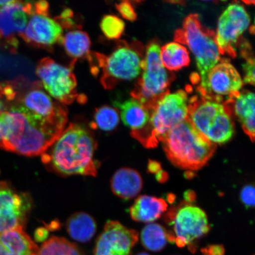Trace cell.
Listing matches in <instances>:
<instances>
[{"label":"cell","instance_id":"1","mask_svg":"<svg viewBox=\"0 0 255 255\" xmlns=\"http://www.w3.org/2000/svg\"><path fill=\"white\" fill-rule=\"evenodd\" d=\"M68 121L45 119L14 106L0 114L2 149L31 157L41 155L59 138Z\"/></svg>","mask_w":255,"mask_h":255},{"label":"cell","instance_id":"2","mask_svg":"<svg viewBox=\"0 0 255 255\" xmlns=\"http://www.w3.org/2000/svg\"><path fill=\"white\" fill-rule=\"evenodd\" d=\"M97 147V142L90 130L72 123L41 155V160L50 170L61 175L95 177L98 170L94 158Z\"/></svg>","mask_w":255,"mask_h":255},{"label":"cell","instance_id":"3","mask_svg":"<svg viewBox=\"0 0 255 255\" xmlns=\"http://www.w3.org/2000/svg\"><path fill=\"white\" fill-rule=\"evenodd\" d=\"M161 141L170 160L189 170L203 167L216 149V145L201 135L188 119L169 130Z\"/></svg>","mask_w":255,"mask_h":255},{"label":"cell","instance_id":"4","mask_svg":"<svg viewBox=\"0 0 255 255\" xmlns=\"http://www.w3.org/2000/svg\"><path fill=\"white\" fill-rule=\"evenodd\" d=\"M143 53V47L138 41L129 43L121 40L109 56L92 54L98 65L92 71L95 75L101 71L102 85L106 89H113L120 81H131L138 77L144 65Z\"/></svg>","mask_w":255,"mask_h":255},{"label":"cell","instance_id":"5","mask_svg":"<svg viewBox=\"0 0 255 255\" xmlns=\"http://www.w3.org/2000/svg\"><path fill=\"white\" fill-rule=\"evenodd\" d=\"M232 103L220 104L195 96L189 101L188 119L209 142L223 144L230 141L235 132Z\"/></svg>","mask_w":255,"mask_h":255},{"label":"cell","instance_id":"6","mask_svg":"<svg viewBox=\"0 0 255 255\" xmlns=\"http://www.w3.org/2000/svg\"><path fill=\"white\" fill-rule=\"evenodd\" d=\"M189 101L183 90L162 96L148 107L151 116L147 127L132 136L146 146L156 145L169 130L188 119Z\"/></svg>","mask_w":255,"mask_h":255},{"label":"cell","instance_id":"7","mask_svg":"<svg viewBox=\"0 0 255 255\" xmlns=\"http://www.w3.org/2000/svg\"><path fill=\"white\" fill-rule=\"evenodd\" d=\"M174 40L189 47L195 57L200 73L196 84L205 81L207 73L222 60L215 32L201 24L198 14H191L184 19L182 28L175 31Z\"/></svg>","mask_w":255,"mask_h":255},{"label":"cell","instance_id":"8","mask_svg":"<svg viewBox=\"0 0 255 255\" xmlns=\"http://www.w3.org/2000/svg\"><path fill=\"white\" fill-rule=\"evenodd\" d=\"M159 41L153 40L148 44L144 56V65L141 77L131 92L132 98L146 106L155 103L158 98L170 92L168 87L173 81L161 62Z\"/></svg>","mask_w":255,"mask_h":255},{"label":"cell","instance_id":"9","mask_svg":"<svg viewBox=\"0 0 255 255\" xmlns=\"http://www.w3.org/2000/svg\"><path fill=\"white\" fill-rule=\"evenodd\" d=\"M244 83L228 59H222L197 87L200 97L220 104L230 103L240 93Z\"/></svg>","mask_w":255,"mask_h":255},{"label":"cell","instance_id":"10","mask_svg":"<svg viewBox=\"0 0 255 255\" xmlns=\"http://www.w3.org/2000/svg\"><path fill=\"white\" fill-rule=\"evenodd\" d=\"M70 68L59 65L49 57L40 60L36 68V74L40 79L46 91L59 103L71 104L76 98L85 101L76 91L77 82Z\"/></svg>","mask_w":255,"mask_h":255},{"label":"cell","instance_id":"11","mask_svg":"<svg viewBox=\"0 0 255 255\" xmlns=\"http://www.w3.org/2000/svg\"><path fill=\"white\" fill-rule=\"evenodd\" d=\"M173 232L169 234V241L178 247L190 246L208 233L210 226L205 212L199 207L184 205L170 213Z\"/></svg>","mask_w":255,"mask_h":255},{"label":"cell","instance_id":"12","mask_svg":"<svg viewBox=\"0 0 255 255\" xmlns=\"http://www.w3.org/2000/svg\"><path fill=\"white\" fill-rule=\"evenodd\" d=\"M251 18L242 5L235 3L228 6L220 17L216 40L221 55L235 58L242 35L250 24Z\"/></svg>","mask_w":255,"mask_h":255},{"label":"cell","instance_id":"13","mask_svg":"<svg viewBox=\"0 0 255 255\" xmlns=\"http://www.w3.org/2000/svg\"><path fill=\"white\" fill-rule=\"evenodd\" d=\"M33 14V2L12 1L0 9V45L15 52L18 38L23 34L28 18Z\"/></svg>","mask_w":255,"mask_h":255},{"label":"cell","instance_id":"14","mask_svg":"<svg viewBox=\"0 0 255 255\" xmlns=\"http://www.w3.org/2000/svg\"><path fill=\"white\" fill-rule=\"evenodd\" d=\"M31 205L28 194L19 193L7 183L0 181V234L24 229Z\"/></svg>","mask_w":255,"mask_h":255},{"label":"cell","instance_id":"15","mask_svg":"<svg viewBox=\"0 0 255 255\" xmlns=\"http://www.w3.org/2000/svg\"><path fill=\"white\" fill-rule=\"evenodd\" d=\"M138 239L136 231L119 222L108 221L98 239L94 255H129Z\"/></svg>","mask_w":255,"mask_h":255},{"label":"cell","instance_id":"16","mask_svg":"<svg viewBox=\"0 0 255 255\" xmlns=\"http://www.w3.org/2000/svg\"><path fill=\"white\" fill-rule=\"evenodd\" d=\"M27 24L21 38L30 45L47 49L61 42L63 28L49 15L33 14Z\"/></svg>","mask_w":255,"mask_h":255},{"label":"cell","instance_id":"17","mask_svg":"<svg viewBox=\"0 0 255 255\" xmlns=\"http://www.w3.org/2000/svg\"><path fill=\"white\" fill-rule=\"evenodd\" d=\"M38 250L23 228L0 234V255H36Z\"/></svg>","mask_w":255,"mask_h":255},{"label":"cell","instance_id":"18","mask_svg":"<svg viewBox=\"0 0 255 255\" xmlns=\"http://www.w3.org/2000/svg\"><path fill=\"white\" fill-rule=\"evenodd\" d=\"M119 108L121 118L125 126L131 129V133L141 132L148 125L150 119V110L144 104L135 98L120 102H115Z\"/></svg>","mask_w":255,"mask_h":255},{"label":"cell","instance_id":"19","mask_svg":"<svg viewBox=\"0 0 255 255\" xmlns=\"http://www.w3.org/2000/svg\"><path fill=\"white\" fill-rule=\"evenodd\" d=\"M111 187L113 193L120 198L131 199L138 195L142 189V178L138 172L132 168H121L112 177Z\"/></svg>","mask_w":255,"mask_h":255},{"label":"cell","instance_id":"20","mask_svg":"<svg viewBox=\"0 0 255 255\" xmlns=\"http://www.w3.org/2000/svg\"><path fill=\"white\" fill-rule=\"evenodd\" d=\"M255 101L254 93L245 91H241L232 103L233 113L240 121L244 132L253 142L255 139Z\"/></svg>","mask_w":255,"mask_h":255},{"label":"cell","instance_id":"21","mask_svg":"<svg viewBox=\"0 0 255 255\" xmlns=\"http://www.w3.org/2000/svg\"><path fill=\"white\" fill-rule=\"evenodd\" d=\"M167 208V204L164 199L143 195L137 198L129 213L133 221L151 223L160 218Z\"/></svg>","mask_w":255,"mask_h":255},{"label":"cell","instance_id":"22","mask_svg":"<svg viewBox=\"0 0 255 255\" xmlns=\"http://www.w3.org/2000/svg\"><path fill=\"white\" fill-rule=\"evenodd\" d=\"M66 229L73 239L85 243L94 237L97 231V224L94 218L88 213L79 212L68 220Z\"/></svg>","mask_w":255,"mask_h":255},{"label":"cell","instance_id":"23","mask_svg":"<svg viewBox=\"0 0 255 255\" xmlns=\"http://www.w3.org/2000/svg\"><path fill=\"white\" fill-rule=\"evenodd\" d=\"M159 56L164 68L170 71H178L189 66L190 62L186 48L177 42L165 44L161 48Z\"/></svg>","mask_w":255,"mask_h":255},{"label":"cell","instance_id":"24","mask_svg":"<svg viewBox=\"0 0 255 255\" xmlns=\"http://www.w3.org/2000/svg\"><path fill=\"white\" fill-rule=\"evenodd\" d=\"M60 43L66 53L75 60L88 57L90 53L91 40L85 31L79 30L70 31L63 36Z\"/></svg>","mask_w":255,"mask_h":255},{"label":"cell","instance_id":"25","mask_svg":"<svg viewBox=\"0 0 255 255\" xmlns=\"http://www.w3.org/2000/svg\"><path fill=\"white\" fill-rule=\"evenodd\" d=\"M141 243L146 250L157 252L162 250L169 241L168 232L157 223H149L143 228Z\"/></svg>","mask_w":255,"mask_h":255},{"label":"cell","instance_id":"26","mask_svg":"<svg viewBox=\"0 0 255 255\" xmlns=\"http://www.w3.org/2000/svg\"><path fill=\"white\" fill-rule=\"evenodd\" d=\"M36 255H83L74 244L65 238L53 237L39 248Z\"/></svg>","mask_w":255,"mask_h":255},{"label":"cell","instance_id":"27","mask_svg":"<svg viewBox=\"0 0 255 255\" xmlns=\"http://www.w3.org/2000/svg\"><path fill=\"white\" fill-rule=\"evenodd\" d=\"M120 123L119 112L107 105L96 109L91 126L94 128L110 132L116 129Z\"/></svg>","mask_w":255,"mask_h":255},{"label":"cell","instance_id":"28","mask_svg":"<svg viewBox=\"0 0 255 255\" xmlns=\"http://www.w3.org/2000/svg\"><path fill=\"white\" fill-rule=\"evenodd\" d=\"M238 47L240 50L242 58L245 60V63L242 65L244 73L243 83L246 84L255 85V61L253 50L250 43L247 40L242 39L239 41Z\"/></svg>","mask_w":255,"mask_h":255},{"label":"cell","instance_id":"29","mask_svg":"<svg viewBox=\"0 0 255 255\" xmlns=\"http://www.w3.org/2000/svg\"><path fill=\"white\" fill-rule=\"evenodd\" d=\"M125 26L123 20L114 15H105L100 22L101 31L110 40L119 39L125 30Z\"/></svg>","mask_w":255,"mask_h":255},{"label":"cell","instance_id":"30","mask_svg":"<svg viewBox=\"0 0 255 255\" xmlns=\"http://www.w3.org/2000/svg\"><path fill=\"white\" fill-rule=\"evenodd\" d=\"M62 28L66 29H73L76 27V24L73 20V12L72 9L66 8L64 9L59 16L55 19Z\"/></svg>","mask_w":255,"mask_h":255},{"label":"cell","instance_id":"31","mask_svg":"<svg viewBox=\"0 0 255 255\" xmlns=\"http://www.w3.org/2000/svg\"><path fill=\"white\" fill-rule=\"evenodd\" d=\"M116 8L123 18L130 21L136 20V13L130 1H123L116 4Z\"/></svg>","mask_w":255,"mask_h":255},{"label":"cell","instance_id":"32","mask_svg":"<svg viewBox=\"0 0 255 255\" xmlns=\"http://www.w3.org/2000/svg\"><path fill=\"white\" fill-rule=\"evenodd\" d=\"M242 202L247 207H253L255 203V189L253 185L248 184L243 187L241 192Z\"/></svg>","mask_w":255,"mask_h":255},{"label":"cell","instance_id":"33","mask_svg":"<svg viewBox=\"0 0 255 255\" xmlns=\"http://www.w3.org/2000/svg\"><path fill=\"white\" fill-rule=\"evenodd\" d=\"M33 14L49 15V5L46 1L33 2Z\"/></svg>","mask_w":255,"mask_h":255},{"label":"cell","instance_id":"34","mask_svg":"<svg viewBox=\"0 0 255 255\" xmlns=\"http://www.w3.org/2000/svg\"><path fill=\"white\" fill-rule=\"evenodd\" d=\"M48 232L46 229L44 228H39L35 234V238L36 240L41 242L44 241L47 237Z\"/></svg>","mask_w":255,"mask_h":255},{"label":"cell","instance_id":"35","mask_svg":"<svg viewBox=\"0 0 255 255\" xmlns=\"http://www.w3.org/2000/svg\"><path fill=\"white\" fill-rule=\"evenodd\" d=\"M149 170L151 173H156V172L160 170V165L157 163V162L151 161L149 164L148 166Z\"/></svg>","mask_w":255,"mask_h":255},{"label":"cell","instance_id":"36","mask_svg":"<svg viewBox=\"0 0 255 255\" xmlns=\"http://www.w3.org/2000/svg\"><path fill=\"white\" fill-rule=\"evenodd\" d=\"M3 143V133L1 123H0V148L2 149Z\"/></svg>","mask_w":255,"mask_h":255},{"label":"cell","instance_id":"37","mask_svg":"<svg viewBox=\"0 0 255 255\" xmlns=\"http://www.w3.org/2000/svg\"><path fill=\"white\" fill-rule=\"evenodd\" d=\"M11 1V0H9V1H6V0H4V1H2V0H0V9H1L2 7H4V6L7 5L8 4H9V3H10Z\"/></svg>","mask_w":255,"mask_h":255},{"label":"cell","instance_id":"38","mask_svg":"<svg viewBox=\"0 0 255 255\" xmlns=\"http://www.w3.org/2000/svg\"><path fill=\"white\" fill-rule=\"evenodd\" d=\"M137 255H149L145 254V253H141V254H139Z\"/></svg>","mask_w":255,"mask_h":255}]
</instances>
